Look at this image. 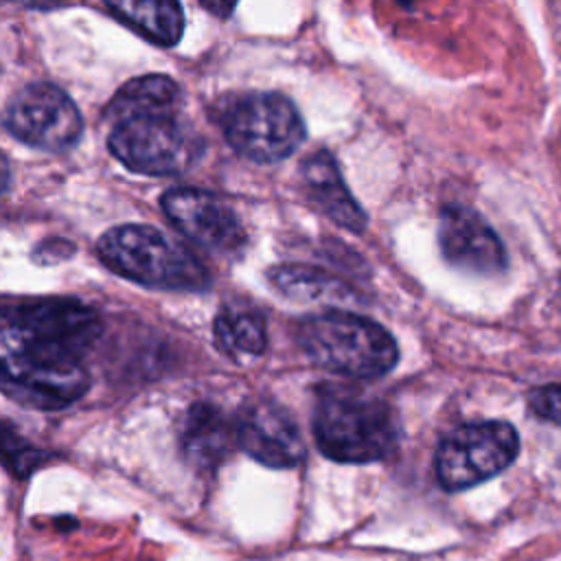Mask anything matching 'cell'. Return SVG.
<instances>
[{
	"mask_svg": "<svg viewBox=\"0 0 561 561\" xmlns=\"http://www.w3.org/2000/svg\"><path fill=\"white\" fill-rule=\"evenodd\" d=\"M96 311L75 298L0 305V390L20 405L59 410L90 386Z\"/></svg>",
	"mask_w": 561,
	"mask_h": 561,
	"instance_id": "obj_1",
	"label": "cell"
},
{
	"mask_svg": "<svg viewBox=\"0 0 561 561\" xmlns=\"http://www.w3.org/2000/svg\"><path fill=\"white\" fill-rule=\"evenodd\" d=\"M313 436L324 456L337 462H373L397 445L394 414L386 401L351 386L320 388L313 408Z\"/></svg>",
	"mask_w": 561,
	"mask_h": 561,
	"instance_id": "obj_2",
	"label": "cell"
},
{
	"mask_svg": "<svg viewBox=\"0 0 561 561\" xmlns=\"http://www.w3.org/2000/svg\"><path fill=\"white\" fill-rule=\"evenodd\" d=\"M96 250L112 272L145 287L202 291L210 285L206 267L184 245L151 226H116L99 239Z\"/></svg>",
	"mask_w": 561,
	"mask_h": 561,
	"instance_id": "obj_3",
	"label": "cell"
},
{
	"mask_svg": "<svg viewBox=\"0 0 561 561\" xmlns=\"http://www.w3.org/2000/svg\"><path fill=\"white\" fill-rule=\"evenodd\" d=\"M300 348L324 370L346 377H379L397 364V344L377 322L348 311H322L302 318Z\"/></svg>",
	"mask_w": 561,
	"mask_h": 561,
	"instance_id": "obj_4",
	"label": "cell"
},
{
	"mask_svg": "<svg viewBox=\"0 0 561 561\" xmlns=\"http://www.w3.org/2000/svg\"><path fill=\"white\" fill-rule=\"evenodd\" d=\"M110 151L142 175H175L193 167L202 153L199 138L175 118V112L131 114L116 121Z\"/></svg>",
	"mask_w": 561,
	"mask_h": 561,
	"instance_id": "obj_5",
	"label": "cell"
},
{
	"mask_svg": "<svg viewBox=\"0 0 561 561\" xmlns=\"http://www.w3.org/2000/svg\"><path fill=\"white\" fill-rule=\"evenodd\" d=\"M224 134L241 156L254 162H278L302 145L305 123L296 105L283 94L254 92L228 107Z\"/></svg>",
	"mask_w": 561,
	"mask_h": 561,
	"instance_id": "obj_6",
	"label": "cell"
},
{
	"mask_svg": "<svg viewBox=\"0 0 561 561\" xmlns=\"http://www.w3.org/2000/svg\"><path fill=\"white\" fill-rule=\"evenodd\" d=\"M519 438L511 423L478 421L454 430L436 451V478L447 491H462L506 469L517 456Z\"/></svg>",
	"mask_w": 561,
	"mask_h": 561,
	"instance_id": "obj_7",
	"label": "cell"
},
{
	"mask_svg": "<svg viewBox=\"0 0 561 561\" xmlns=\"http://www.w3.org/2000/svg\"><path fill=\"white\" fill-rule=\"evenodd\" d=\"M4 125L18 140L46 151L70 149L83 127L77 105L53 83L20 90L7 105Z\"/></svg>",
	"mask_w": 561,
	"mask_h": 561,
	"instance_id": "obj_8",
	"label": "cell"
},
{
	"mask_svg": "<svg viewBox=\"0 0 561 561\" xmlns=\"http://www.w3.org/2000/svg\"><path fill=\"white\" fill-rule=\"evenodd\" d=\"M162 208L173 226L197 245L234 254L245 243V230L228 204L199 188H171L162 195Z\"/></svg>",
	"mask_w": 561,
	"mask_h": 561,
	"instance_id": "obj_9",
	"label": "cell"
},
{
	"mask_svg": "<svg viewBox=\"0 0 561 561\" xmlns=\"http://www.w3.org/2000/svg\"><path fill=\"white\" fill-rule=\"evenodd\" d=\"M237 445L267 467H294L305 458V440L291 414L274 401H254L234 419Z\"/></svg>",
	"mask_w": 561,
	"mask_h": 561,
	"instance_id": "obj_10",
	"label": "cell"
},
{
	"mask_svg": "<svg viewBox=\"0 0 561 561\" xmlns=\"http://www.w3.org/2000/svg\"><path fill=\"white\" fill-rule=\"evenodd\" d=\"M438 243L445 259L471 274L495 276L506 270V250L495 230L467 206H447L440 213Z\"/></svg>",
	"mask_w": 561,
	"mask_h": 561,
	"instance_id": "obj_11",
	"label": "cell"
},
{
	"mask_svg": "<svg viewBox=\"0 0 561 561\" xmlns=\"http://www.w3.org/2000/svg\"><path fill=\"white\" fill-rule=\"evenodd\" d=\"M302 180L311 202L337 226L362 232L366 226V215L362 206L353 199L346 188L335 160L327 151L313 153L302 162Z\"/></svg>",
	"mask_w": 561,
	"mask_h": 561,
	"instance_id": "obj_12",
	"label": "cell"
},
{
	"mask_svg": "<svg viewBox=\"0 0 561 561\" xmlns=\"http://www.w3.org/2000/svg\"><path fill=\"white\" fill-rule=\"evenodd\" d=\"M237 445L234 419L213 403H195L182 423V449L197 467L219 465Z\"/></svg>",
	"mask_w": 561,
	"mask_h": 561,
	"instance_id": "obj_13",
	"label": "cell"
},
{
	"mask_svg": "<svg viewBox=\"0 0 561 561\" xmlns=\"http://www.w3.org/2000/svg\"><path fill=\"white\" fill-rule=\"evenodd\" d=\"M107 9L153 44L173 46L184 31V13L178 0H105Z\"/></svg>",
	"mask_w": 561,
	"mask_h": 561,
	"instance_id": "obj_14",
	"label": "cell"
},
{
	"mask_svg": "<svg viewBox=\"0 0 561 561\" xmlns=\"http://www.w3.org/2000/svg\"><path fill=\"white\" fill-rule=\"evenodd\" d=\"M180 101V88L167 75H145L127 81L107 107V116L114 121L131 114L147 112H175Z\"/></svg>",
	"mask_w": 561,
	"mask_h": 561,
	"instance_id": "obj_15",
	"label": "cell"
},
{
	"mask_svg": "<svg viewBox=\"0 0 561 561\" xmlns=\"http://www.w3.org/2000/svg\"><path fill=\"white\" fill-rule=\"evenodd\" d=\"M217 344L230 355H259L265 351V324L248 309H224L215 320Z\"/></svg>",
	"mask_w": 561,
	"mask_h": 561,
	"instance_id": "obj_16",
	"label": "cell"
},
{
	"mask_svg": "<svg viewBox=\"0 0 561 561\" xmlns=\"http://www.w3.org/2000/svg\"><path fill=\"white\" fill-rule=\"evenodd\" d=\"M274 285L298 300H337L344 298V285L322 270L309 265H280L270 272Z\"/></svg>",
	"mask_w": 561,
	"mask_h": 561,
	"instance_id": "obj_17",
	"label": "cell"
},
{
	"mask_svg": "<svg viewBox=\"0 0 561 561\" xmlns=\"http://www.w3.org/2000/svg\"><path fill=\"white\" fill-rule=\"evenodd\" d=\"M44 454L26 443L18 430L4 421H0V465L15 478H26Z\"/></svg>",
	"mask_w": 561,
	"mask_h": 561,
	"instance_id": "obj_18",
	"label": "cell"
},
{
	"mask_svg": "<svg viewBox=\"0 0 561 561\" xmlns=\"http://www.w3.org/2000/svg\"><path fill=\"white\" fill-rule=\"evenodd\" d=\"M530 410L550 423L561 425V383H548L530 392Z\"/></svg>",
	"mask_w": 561,
	"mask_h": 561,
	"instance_id": "obj_19",
	"label": "cell"
},
{
	"mask_svg": "<svg viewBox=\"0 0 561 561\" xmlns=\"http://www.w3.org/2000/svg\"><path fill=\"white\" fill-rule=\"evenodd\" d=\"M206 11H210L217 18H228L239 0H199Z\"/></svg>",
	"mask_w": 561,
	"mask_h": 561,
	"instance_id": "obj_20",
	"label": "cell"
},
{
	"mask_svg": "<svg viewBox=\"0 0 561 561\" xmlns=\"http://www.w3.org/2000/svg\"><path fill=\"white\" fill-rule=\"evenodd\" d=\"M13 2L24 4V7H33V9H50V7L61 4L64 0H13Z\"/></svg>",
	"mask_w": 561,
	"mask_h": 561,
	"instance_id": "obj_21",
	"label": "cell"
},
{
	"mask_svg": "<svg viewBox=\"0 0 561 561\" xmlns=\"http://www.w3.org/2000/svg\"><path fill=\"white\" fill-rule=\"evenodd\" d=\"M7 184H9V164L4 156H0V193L7 188Z\"/></svg>",
	"mask_w": 561,
	"mask_h": 561,
	"instance_id": "obj_22",
	"label": "cell"
}]
</instances>
